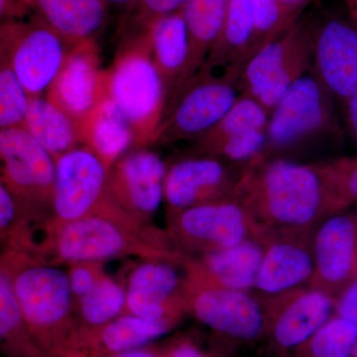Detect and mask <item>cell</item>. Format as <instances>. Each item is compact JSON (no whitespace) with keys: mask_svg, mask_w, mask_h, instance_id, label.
Segmentation results:
<instances>
[{"mask_svg":"<svg viewBox=\"0 0 357 357\" xmlns=\"http://www.w3.org/2000/svg\"><path fill=\"white\" fill-rule=\"evenodd\" d=\"M1 183L14 195L51 218L56 161L23 128L0 130Z\"/></svg>","mask_w":357,"mask_h":357,"instance_id":"10","label":"cell"},{"mask_svg":"<svg viewBox=\"0 0 357 357\" xmlns=\"http://www.w3.org/2000/svg\"><path fill=\"white\" fill-rule=\"evenodd\" d=\"M319 167L333 191L345 204L357 201V158L338 159Z\"/></svg>","mask_w":357,"mask_h":357,"instance_id":"36","label":"cell"},{"mask_svg":"<svg viewBox=\"0 0 357 357\" xmlns=\"http://www.w3.org/2000/svg\"><path fill=\"white\" fill-rule=\"evenodd\" d=\"M107 100L128 124L133 149L155 144L165 116L167 95L153 57L148 31L123 41L105 70Z\"/></svg>","mask_w":357,"mask_h":357,"instance_id":"4","label":"cell"},{"mask_svg":"<svg viewBox=\"0 0 357 357\" xmlns=\"http://www.w3.org/2000/svg\"><path fill=\"white\" fill-rule=\"evenodd\" d=\"M311 67V25L299 20L251 58L237 89L241 95L260 103L270 115L288 89Z\"/></svg>","mask_w":357,"mask_h":357,"instance_id":"6","label":"cell"},{"mask_svg":"<svg viewBox=\"0 0 357 357\" xmlns=\"http://www.w3.org/2000/svg\"><path fill=\"white\" fill-rule=\"evenodd\" d=\"M148 34L152 57L165 84L167 112L187 84L190 41L182 9L155 21Z\"/></svg>","mask_w":357,"mask_h":357,"instance_id":"23","label":"cell"},{"mask_svg":"<svg viewBox=\"0 0 357 357\" xmlns=\"http://www.w3.org/2000/svg\"><path fill=\"white\" fill-rule=\"evenodd\" d=\"M0 345L7 357H62L45 349L30 332L14 296L9 275L0 269Z\"/></svg>","mask_w":357,"mask_h":357,"instance_id":"29","label":"cell"},{"mask_svg":"<svg viewBox=\"0 0 357 357\" xmlns=\"http://www.w3.org/2000/svg\"><path fill=\"white\" fill-rule=\"evenodd\" d=\"M69 277L70 290L75 301L86 295L103 277L105 261H79L69 265L67 271Z\"/></svg>","mask_w":357,"mask_h":357,"instance_id":"37","label":"cell"},{"mask_svg":"<svg viewBox=\"0 0 357 357\" xmlns=\"http://www.w3.org/2000/svg\"><path fill=\"white\" fill-rule=\"evenodd\" d=\"M0 269L10 278L26 326L45 349L69 357L77 333L67 272L24 253L4 251Z\"/></svg>","mask_w":357,"mask_h":357,"instance_id":"3","label":"cell"},{"mask_svg":"<svg viewBox=\"0 0 357 357\" xmlns=\"http://www.w3.org/2000/svg\"><path fill=\"white\" fill-rule=\"evenodd\" d=\"M187 0H138L121 23L124 40L148 31L155 21L168 14L177 13Z\"/></svg>","mask_w":357,"mask_h":357,"instance_id":"35","label":"cell"},{"mask_svg":"<svg viewBox=\"0 0 357 357\" xmlns=\"http://www.w3.org/2000/svg\"><path fill=\"white\" fill-rule=\"evenodd\" d=\"M352 357H357V344L356 349H354V354H352Z\"/></svg>","mask_w":357,"mask_h":357,"instance_id":"45","label":"cell"},{"mask_svg":"<svg viewBox=\"0 0 357 357\" xmlns=\"http://www.w3.org/2000/svg\"><path fill=\"white\" fill-rule=\"evenodd\" d=\"M167 227L173 243L185 256L232 248L264 232L238 196L168 211Z\"/></svg>","mask_w":357,"mask_h":357,"instance_id":"5","label":"cell"},{"mask_svg":"<svg viewBox=\"0 0 357 357\" xmlns=\"http://www.w3.org/2000/svg\"><path fill=\"white\" fill-rule=\"evenodd\" d=\"M314 289L330 294L354 273L357 261V229L345 215L326 218L314 241Z\"/></svg>","mask_w":357,"mask_h":357,"instance_id":"21","label":"cell"},{"mask_svg":"<svg viewBox=\"0 0 357 357\" xmlns=\"http://www.w3.org/2000/svg\"><path fill=\"white\" fill-rule=\"evenodd\" d=\"M248 168L238 173L222 159L199 155L178 160L169 167L164 183L168 211L237 196Z\"/></svg>","mask_w":357,"mask_h":357,"instance_id":"17","label":"cell"},{"mask_svg":"<svg viewBox=\"0 0 357 357\" xmlns=\"http://www.w3.org/2000/svg\"><path fill=\"white\" fill-rule=\"evenodd\" d=\"M126 256L181 262L185 258L167 230L136 220L107 194L84 218L60 227H45L35 258L59 266Z\"/></svg>","mask_w":357,"mask_h":357,"instance_id":"1","label":"cell"},{"mask_svg":"<svg viewBox=\"0 0 357 357\" xmlns=\"http://www.w3.org/2000/svg\"><path fill=\"white\" fill-rule=\"evenodd\" d=\"M269 117L260 103L241 93L217 126L192 140L195 154L251 163L264 153Z\"/></svg>","mask_w":357,"mask_h":357,"instance_id":"16","label":"cell"},{"mask_svg":"<svg viewBox=\"0 0 357 357\" xmlns=\"http://www.w3.org/2000/svg\"><path fill=\"white\" fill-rule=\"evenodd\" d=\"M82 145L91 148L109 169L133 149L130 129L107 98L84 129Z\"/></svg>","mask_w":357,"mask_h":357,"instance_id":"30","label":"cell"},{"mask_svg":"<svg viewBox=\"0 0 357 357\" xmlns=\"http://www.w3.org/2000/svg\"><path fill=\"white\" fill-rule=\"evenodd\" d=\"M227 4V0H187L183 6L190 41L187 84L199 74L220 38Z\"/></svg>","mask_w":357,"mask_h":357,"instance_id":"28","label":"cell"},{"mask_svg":"<svg viewBox=\"0 0 357 357\" xmlns=\"http://www.w3.org/2000/svg\"><path fill=\"white\" fill-rule=\"evenodd\" d=\"M163 357H215L204 351L189 338H177L160 347Z\"/></svg>","mask_w":357,"mask_h":357,"instance_id":"38","label":"cell"},{"mask_svg":"<svg viewBox=\"0 0 357 357\" xmlns=\"http://www.w3.org/2000/svg\"><path fill=\"white\" fill-rule=\"evenodd\" d=\"M70 49L37 16L29 21H2L0 56L8 61L30 98L48 93Z\"/></svg>","mask_w":357,"mask_h":357,"instance_id":"7","label":"cell"},{"mask_svg":"<svg viewBox=\"0 0 357 357\" xmlns=\"http://www.w3.org/2000/svg\"><path fill=\"white\" fill-rule=\"evenodd\" d=\"M178 321L121 314L100 328L77 333L70 357H102L142 349L170 333Z\"/></svg>","mask_w":357,"mask_h":357,"instance_id":"22","label":"cell"},{"mask_svg":"<svg viewBox=\"0 0 357 357\" xmlns=\"http://www.w3.org/2000/svg\"><path fill=\"white\" fill-rule=\"evenodd\" d=\"M109 169L88 146L56 160L55 188L46 227H60L89 215L107 194Z\"/></svg>","mask_w":357,"mask_h":357,"instance_id":"11","label":"cell"},{"mask_svg":"<svg viewBox=\"0 0 357 357\" xmlns=\"http://www.w3.org/2000/svg\"><path fill=\"white\" fill-rule=\"evenodd\" d=\"M102 357H163L160 347L153 345L142 347V349H134V351L121 352V354H110Z\"/></svg>","mask_w":357,"mask_h":357,"instance_id":"41","label":"cell"},{"mask_svg":"<svg viewBox=\"0 0 357 357\" xmlns=\"http://www.w3.org/2000/svg\"><path fill=\"white\" fill-rule=\"evenodd\" d=\"M184 261L143 260L129 277L124 314L147 321H181L188 312L187 274L180 271Z\"/></svg>","mask_w":357,"mask_h":357,"instance_id":"14","label":"cell"},{"mask_svg":"<svg viewBox=\"0 0 357 357\" xmlns=\"http://www.w3.org/2000/svg\"><path fill=\"white\" fill-rule=\"evenodd\" d=\"M265 248L260 238H252L206 255L185 256L187 290L222 288L248 291L255 288Z\"/></svg>","mask_w":357,"mask_h":357,"instance_id":"19","label":"cell"},{"mask_svg":"<svg viewBox=\"0 0 357 357\" xmlns=\"http://www.w3.org/2000/svg\"><path fill=\"white\" fill-rule=\"evenodd\" d=\"M237 196L248 206L263 231H298L311 227L345 204L335 194L319 165L287 160L249 164Z\"/></svg>","mask_w":357,"mask_h":357,"instance_id":"2","label":"cell"},{"mask_svg":"<svg viewBox=\"0 0 357 357\" xmlns=\"http://www.w3.org/2000/svg\"><path fill=\"white\" fill-rule=\"evenodd\" d=\"M337 316L357 326V280L345 289L335 305Z\"/></svg>","mask_w":357,"mask_h":357,"instance_id":"39","label":"cell"},{"mask_svg":"<svg viewBox=\"0 0 357 357\" xmlns=\"http://www.w3.org/2000/svg\"><path fill=\"white\" fill-rule=\"evenodd\" d=\"M105 1L107 6L123 7L126 9V13H128L135 6L138 0H105Z\"/></svg>","mask_w":357,"mask_h":357,"instance_id":"43","label":"cell"},{"mask_svg":"<svg viewBox=\"0 0 357 357\" xmlns=\"http://www.w3.org/2000/svg\"><path fill=\"white\" fill-rule=\"evenodd\" d=\"M236 82L201 70L167 110L155 143L195 140L222 121L236 102Z\"/></svg>","mask_w":357,"mask_h":357,"instance_id":"9","label":"cell"},{"mask_svg":"<svg viewBox=\"0 0 357 357\" xmlns=\"http://www.w3.org/2000/svg\"><path fill=\"white\" fill-rule=\"evenodd\" d=\"M167 170L161 157L151 150H130L109 169L107 194L136 220L152 223L164 199Z\"/></svg>","mask_w":357,"mask_h":357,"instance_id":"15","label":"cell"},{"mask_svg":"<svg viewBox=\"0 0 357 357\" xmlns=\"http://www.w3.org/2000/svg\"><path fill=\"white\" fill-rule=\"evenodd\" d=\"M187 303L188 312L220 335L243 342L264 335L268 312L248 291L192 289Z\"/></svg>","mask_w":357,"mask_h":357,"instance_id":"18","label":"cell"},{"mask_svg":"<svg viewBox=\"0 0 357 357\" xmlns=\"http://www.w3.org/2000/svg\"><path fill=\"white\" fill-rule=\"evenodd\" d=\"M70 47L96 41L107 21L105 0H21Z\"/></svg>","mask_w":357,"mask_h":357,"instance_id":"24","label":"cell"},{"mask_svg":"<svg viewBox=\"0 0 357 357\" xmlns=\"http://www.w3.org/2000/svg\"><path fill=\"white\" fill-rule=\"evenodd\" d=\"M126 311V291L107 275L86 295L75 301L77 335L107 325Z\"/></svg>","mask_w":357,"mask_h":357,"instance_id":"31","label":"cell"},{"mask_svg":"<svg viewBox=\"0 0 357 357\" xmlns=\"http://www.w3.org/2000/svg\"><path fill=\"white\" fill-rule=\"evenodd\" d=\"M30 96L6 58L0 56V128H23Z\"/></svg>","mask_w":357,"mask_h":357,"instance_id":"33","label":"cell"},{"mask_svg":"<svg viewBox=\"0 0 357 357\" xmlns=\"http://www.w3.org/2000/svg\"><path fill=\"white\" fill-rule=\"evenodd\" d=\"M349 10V17L357 23V0H342Z\"/></svg>","mask_w":357,"mask_h":357,"instance_id":"44","label":"cell"},{"mask_svg":"<svg viewBox=\"0 0 357 357\" xmlns=\"http://www.w3.org/2000/svg\"><path fill=\"white\" fill-rule=\"evenodd\" d=\"M314 255L298 241L281 238L266 244L255 288L280 294L312 278Z\"/></svg>","mask_w":357,"mask_h":357,"instance_id":"25","label":"cell"},{"mask_svg":"<svg viewBox=\"0 0 357 357\" xmlns=\"http://www.w3.org/2000/svg\"><path fill=\"white\" fill-rule=\"evenodd\" d=\"M311 32L314 75L345 107L357 91V23L326 16L311 25Z\"/></svg>","mask_w":357,"mask_h":357,"instance_id":"13","label":"cell"},{"mask_svg":"<svg viewBox=\"0 0 357 357\" xmlns=\"http://www.w3.org/2000/svg\"><path fill=\"white\" fill-rule=\"evenodd\" d=\"M284 32L299 21L300 16L312 0H279Z\"/></svg>","mask_w":357,"mask_h":357,"instance_id":"40","label":"cell"},{"mask_svg":"<svg viewBox=\"0 0 357 357\" xmlns=\"http://www.w3.org/2000/svg\"><path fill=\"white\" fill-rule=\"evenodd\" d=\"M253 34L245 55L241 61V74L251 58L265 45L283 34L279 0H252Z\"/></svg>","mask_w":357,"mask_h":357,"instance_id":"34","label":"cell"},{"mask_svg":"<svg viewBox=\"0 0 357 357\" xmlns=\"http://www.w3.org/2000/svg\"><path fill=\"white\" fill-rule=\"evenodd\" d=\"M335 305L332 295L312 288L268 312L263 337L267 338L271 354L281 357L307 342L332 319Z\"/></svg>","mask_w":357,"mask_h":357,"instance_id":"20","label":"cell"},{"mask_svg":"<svg viewBox=\"0 0 357 357\" xmlns=\"http://www.w3.org/2000/svg\"><path fill=\"white\" fill-rule=\"evenodd\" d=\"M347 116H349V124L357 141V91L349 98L345 103Z\"/></svg>","mask_w":357,"mask_h":357,"instance_id":"42","label":"cell"},{"mask_svg":"<svg viewBox=\"0 0 357 357\" xmlns=\"http://www.w3.org/2000/svg\"><path fill=\"white\" fill-rule=\"evenodd\" d=\"M100 65L96 41L75 45L46 95L75 122L81 143L84 129L107 98L105 70Z\"/></svg>","mask_w":357,"mask_h":357,"instance_id":"12","label":"cell"},{"mask_svg":"<svg viewBox=\"0 0 357 357\" xmlns=\"http://www.w3.org/2000/svg\"><path fill=\"white\" fill-rule=\"evenodd\" d=\"M23 128L38 141L55 161L82 144L75 122L47 96L30 98Z\"/></svg>","mask_w":357,"mask_h":357,"instance_id":"27","label":"cell"},{"mask_svg":"<svg viewBox=\"0 0 357 357\" xmlns=\"http://www.w3.org/2000/svg\"><path fill=\"white\" fill-rule=\"evenodd\" d=\"M335 98L318 77H301L288 89L270 114L267 150L297 146L318 135L337 131Z\"/></svg>","mask_w":357,"mask_h":357,"instance_id":"8","label":"cell"},{"mask_svg":"<svg viewBox=\"0 0 357 357\" xmlns=\"http://www.w3.org/2000/svg\"><path fill=\"white\" fill-rule=\"evenodd\" d=\"M357 344V326L337 316L307 342L281 357H352Z\"/></svg>","mask_w":357,"mask_h":357,"instance_id":"32","label":"cell"},{"mask_svg":"<svg viewBox=\"0 0 357 357\" xmlns=\"http://www.w3.org/2000/svg\"><path fill=\"white\" fill-rule=\"evenodd\" d=\"M252 34V0H227L220 38L201 70L213 73L218 68H222L225 70L223 75L237 84L241 75V61L248 51Z\"/></svg>","mask_w":357,"mask_h":357,"instance_id":"26","label":"cell"}]
</instances>
